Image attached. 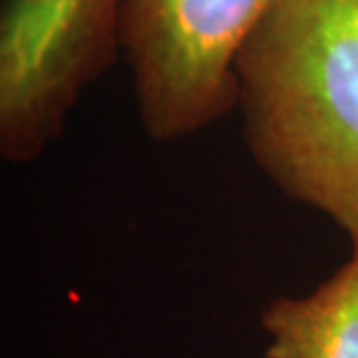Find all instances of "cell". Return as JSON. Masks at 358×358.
Segmentation results:
<instances>
[{
  "label": "cell",
  "instance_id": "cell-4",
  "mask_svg": "<svg viewBox=\"0 0 358 358\" xmlns=\"http://www.w3.org/2000/svg\"><path fill=\"white\" fill-rule=\"evenodd\" d=\"M261 321L268 358H358V256L310 296L275 300Z\"/></svg>",
  "mask_w": 358,
  "mask_h": 358
},
{
  "label": "cell",
  "instance_id": "cell-1",
  "mask_svg": "<svg viewBox=\"0 0 358 358\" xmlns=\"http://www.w3.org/2000/svg\"><path fill=\"white\" fill-rule=\"evenodd\" d=\"M235 73L256 166L358 256V0H279Z\"/></svg>",
  "mask_w": 358,
  "mask_h": 358
},
{
  "label": "cell",
  "instance_id": "cell-2",
  "mask_svg": "<svg viewBox=\"0 0 358 358\" xmlns=\"http://www.w3.org/2000/svg\"><path fill=\"white\" fill-rule=\"evenodd\" d=\"M279 0H124L119 54L145 131L193 135L238 105V56Z\"/></svg>",
  "mask_w": 358,
  "mask_h": 358
},
{
  "label": "cell",
  "instance_id": "cell-3",
  "mask_svg": "<svg viewBox=\"0 0 358 358\" xmlns=\"http://www.w3.org/2000/svg\"><path fill=\"white\" fill-rule=\"evenodd\" d=\"M124 0H3L0 154L31 163L119 54Z\"/></svg>",
  "mask_w": 358,
  "mask_h": 358
}]
</instances>
